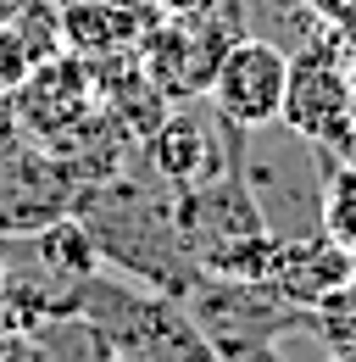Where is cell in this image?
Wrapping results in <instances>:
<instances>
[{
	"label": "cell",
	"mask_w": 356,
	"mask_h": 362,
	"mask_svg": "<svg viewBox=\"0 0 356 362\" xmlns=\"http://www.w3.org/2000/svg\"><path fill=\"white\" fill-rule=\"evenodd\" d=\"M284 84H290V50L256 40V34H239L234 45L222 50L218 73H212V112L234 129H267L278 123V106H284Z\"/></svg>",
	"instance_id": "cell-4"
},
{
	"label": "cell",
	"mask_w": 356,
	"mask_h": 362,
	"mask_svg": "<svg viewBox=\"0 0 356 362\" xmlns=\"http://www.w3.org/2000/svg\"><path fill=\"white\" fill-rule=\"evenodd\" d=\"M312 17H323L328 28H340V34H356V0H307Z\"/></svg>",
	"instance_id": "cell-19"
},
{
	"label": "cell",
	"mask_w": 356,
	"mask_h": 362,
	"mask_svg": "<svg viewBox=\"0 0 356 362\" xmlns=\"http://www.w3.org/2000/svg\"><path fill=\"white\" fill-rule=\"evenodd\" d=\"M328 362H356V351H351V357H334V351H328Z\"/></svg>",
	"instance_id": "cell-25"
},
{
	"label": "cell",
	"mask_w": 356,
	"mask_h": 362,
	"mask_svg": "<svg viewBox=\"0 0 356 362\" xmlns=\"http://www.w3.org/2000/svg\"><path fill=\"white\" fill-rule=\"evenodd\" d=\"M6 284H11V257H6V245H0V296H6Z\"/></svg>",
	"instance_id": "cell-23"
},
{
	"label": "cell",
	"mask_w": 356,
	"mask_h": 362,
	"mask_svg": "<svg viewBox=\"0 0 356 362\" xmlns=\"http://www.w3.org/2000/svg\"><path fill=\"white\" fill-rule=\"evenodd\" d=\"M11 28L28 40L34 62H40V56H56V50H67V45H61V6H56V0H17Z\"/></svg>",
	"instance_id": "cell-15"
},
{
	"label": "cell",
	"mask_w": 356,
	"mask_h": 362,
	"mask_svg": "<svg viewBox=\"0 0 356 362\" xmlns=\"http://www.w3.org/2000/svg\"><path fill=\"white\" fill-rule=\"evenodd\" d=\"M184 307L201 323V334L212 340L218 357L273 346L284 329H307V307H290L267 284H239V279H218V273H201L195 290L184 296Z\"/></svg>",
	"instance_id": "cell-2"
},
{
	"label": "cell",
	"mask_w": 356,
	"mask_h": 362,
	"mask_svg": "<svg viewBox=\"0 0 356 362\" xmlns=\"http://www.w3.org/2000/svg\"><path fill=\"white\" fill-rule=\"evenodd\" d=\"M167 218H173V234H178V245L189 251L195 268H201L206 251H218L222 240L251 234V228H273L262 201H256V189L245 184V168H228V173H218L206 184L178 189L167 201Z\"/></svg>",
	"instance_id": "cell-5"
},
{
	"label": "cell",
	"mask_w": 356,
	"mask_h": 362,
	"mask_svg": "<svg viewBox=\"0 0 356 362\" xmlns=\"http://www.w3.org/2000/svg\"><path fill=\"white\" fill-rule=\"evenodd\" d=\"M156 6H162V17H222V11H239V0H156Z\"/></svg>",
	"instance_id": "cell-18"
},
{
	"label": "cell",
	"mask_w": 356,
	"mask_h": 362,
	"mask_svg": "<svg viewBox=\"0 0 356 362\" xmlns=\"http://www.w3.org/2000/svg\"><path fill=\"white\" fill-rule=\"evenodd\" d=\"M56 6H67V0H56Z\"/></svg>",
	"instance_id": "cell-27"
},
{
	"label": "cell",
	"mask_w": 356,
	"mask_h": 362,
	"mask_svg": "<svg viewBox=\"0 0 356 362\" xmlns=\"http://www.w3.org/2000/svg\"><path fill=\"white\" fill-rule=\"evenodd\" d=\"M317 223L356 257V168H328L323 201H317Z\"/></svg>",
	"instance_id": "cell-14"
},
{
	"label": "cell",
	"mask_w": 356,
	"mask_h": 362,
	"mask_svg": "<svg viewBox=\"0 0 356 362\" xmlns=\"http://www.w3.org/2000/svg\"><path fill=\"white\" fill-rule=\"evenodd\" d=\"M307 329L323 340V351L351 357L356 351V273L334 290V296H323L317 307H307Z\"/></svg>",
	"instance_id": "cell-13"
},
{
	"label": "cell",
	"mask_w": 356,
	"mask_h": 362,
	"mask_svg": "<svg viewBox=\"0 0 356 362\" xmlns=\"http://www.w3.org/2000/svg\"><path fill=\"white\" fill-rule=\"evenodd\" d=\"M351 273H356V257L334 240V234L317 228L307 240H284V245H278V262H273L267 290L284 296L290 307H317V301L334 296Z\"/></svg>",
	"instance_id": "cell-10"
},
{
	"label": "cell",
	"mask_w": 356,
	"mask_h": 362,
	"mask_svg": "<svg viewBox=\"0 0 356 362\" xmlns=\"http://www.w3.org/2000/svg\"><path fill=\"white\" fill-rule=\"evenodd\" d=\"M0 240H6V218H0Z\"/></svg>",
	"instance_id": "cell-26"
},
{
	"label": "cell",
	"mask_w": 356,
	"mask_h": 362,
	"mask_svg": "<svg viewBox=\"0 0 356 362\" xmlns=\"http://www.w3.org/2000/svg\"><path fill=\"white\" fill-rule=\"evenodd\" d=\"M345 78H351V90H356V34H351V45H345Z\"/></svg>",
	"instance_id": "cell-22"
},
{
	"label": "cell",
	"mask_w": 356,
	"mask_h": 362,
	"mask_svg": "<svg viewBox=\"0 0 356 362\" xmlns=\"http://www.w3.org/2000/svg\"><path fill=\"white\" fill-rule=\"evenodd\" d=\"M23 117H17V100H11V90H0V156L6 151H17L23 145Z\"/></svg>",
	"instance_id": "cell-20"
},
{
	"label": "cell",
	"mask_w": 356,
	"mask_h": 362,
	"mask_svg": "<svg viewBox=\"0 0 356 362\" xmlns=\"http://www.w3.org/2000/svg\"><path fill=\"white\" fill-rule=\"evenodd\" d=\"M11 100H17L23 134L34 139V145H50L56 134H67L73 123H84L89 112L100 106L95 100V73H89L84 56H73V50L40 56L28 67V78L11 90Z\"/></svg>",
	"instance_id": "cell-6"
},
{
	"label": "cell",
	"mask_w": 356,
	"mask_h": 362,
	"mask_svg": "<svg viewBox=\"0 0 356 362\" xmlns=\"http://www.w3.org/2000/svg\"><path fill=\"white\" fill-rule=\"evenodd\" d=\"M11 17H17V0H0V28H11Z\"/></svg>",
	"instance_id": "cell-24"
},
{
	"label": "cell",
	"mask_w": 356,
	"mask_h": 362,
	"mask_svg": "<svg viewBox=\"0 0 356 362\" xmlns=\"http://www.w3.org/2000/svg\"><path fill=\"white\" fill-rule=\"evenodd\" d=\"M28 67H34L28 40H23L17 28H0V90H17V84L28 78Z\"/></svg>",
	"instance_id": "cell-17"
},
{
	"label": "cell",
	"mask_w": 356,
	"mask_h": 362,
	"mask_svg": "<svg viewBox=\"0 0 356 362\" xmlns=\"http://www.w3.org/2000/svg\"><path fill=\"white\" fill-rule=\"evenodd\" d=\"M162 23L156 0H67L61 6V45L73 56H117V50H139V40Z\"/></svg>",
	"instance_id": "cell-9"
},
{
	"label": "cell",
	"mask_w": 356,
	"mask_h": 362,
	"mask_svg": "<svg viewBox=\"0 0 356 362\" xmlns=\"http://www.w3.org/2000/svg\"><path fill=\"white\" fill-rule=\"evenodd\" d=\"M222 134H228V123H222L212 106L206 112H195L189 100L173 106L156 123V134L145 139L156 179L167 184V189H189V184H206V179H218V173H228V168H239V151H234V162L222 156Z\"/></svg>",
	"instance_id": "cell-7"
},
{
	"label": "cell",
	"mask_w": 356,
	"mask_h": 362,
	"mask_svg": "<svg viewBox=\"0 0 356 362\" xmlns=\"http://www.w3.org/2000/svg\"><path fill=\"white\" fill-rule=\"evenodd\" d=\"M239 34H245L239 11H222V17H162L139 40V62H145L150 84L173 106H184V100H201L212 90V73H218L222 50Z\"/></svg>",
	"instance_id": "cell-3"
},
{
	"label": "cell",
	"mask_w": 356,
	"mask_h": 362,
	"mask_svg": "<svg viewBox=\"0 0 356 362\" xmlns=\"http://www.w3.org/2000/svg\"><path fill=\"white\" fill-rule=\"evenodd\" d=\"M278 245H284V234H278V228L234 234V240H222L218 251H206V257H201V273L239 279V284H267V279H273V262H278Z\"/></svg>",
	"instance_id": "cell-12"
},
{
	"label": "cell",
	"mask_w": 356,
	"mask_h": 362,
	"mask_svg": "<svg viewBox=\"0 0 356 362\" xmlns=\"http://www.w3.org/2000/svg\"><path fill=\"white\" fill-rule=\"evenodd\" d=\"M34 257L44 262V273H56V279H95V273L106 268V257H100V245H95V234L78 212H61V218H50V223L34 228Z\"/></svg>",
	"instance_id": "cell-11"
},
{
	"label": "cell",
	"mask_w": 356,
	"mask_h": 362,
	"mask_svg": "<svg viewBox=\"0 0 356 362\" xmlns=\"http://www.w3.org/2000/svg\"><path fill=\"white\" fill-rule=\"evenodd\" d=\"M351 78H345V62L340 56H323V50H290V84H284V106H278V123L295 139H317L334 134V123L351 112Z\"/></svg>",
	"instance_id": "cell-8"
},
{
	"label": "cell",
	"mask_w": 356,
	"mask_h": 362,
	"mask_svg": "<svg viewBox=\"0 0 356 362\" xmlns=\"http://www.w3.org/2000/svg\"><path fill=\"white\" fill-rule=\"evenodd\" d=\"M317 156H323V173L328 168H356V100H351V112L334 123V134L317 139Z\"/></svg>",
	"instance_id": "cell-16"
},
{
	"label": "cell",
	"mask_w": 356,
	"mask_h": 362,
	"mask_svg": "<svg viewBox=\"0 0 356 362\" xmlns=\"http://www.w3.org/2000/svg\"><path fill=\"white\" fill-rule=\"evenodd\" d=\"M222 362H278V346H251V351H234Z\"/></svg>",
	"instance_id": "cell-21"
},
{
	"label": "cell",
	"mask_w": 356,
	"mask_h": 362,
	"mask_svg": "<svg viewBox=\"0 0 356 362\" xmlns=\"http://www.w3.org/2000/svg\"><path fill=\"white\" fill-rule=\"evenodd\" d=\"M78 218L89 223L100 257H106L112 268L134 273V279H145L150 290L178 296V301L195 290L201 268H195L189 251L178 245L173 218H167V201H145L123 173L106 179V184H95L84 201H78Z\"/></svg>",
	"instance_id": "cell-1"
}]
</instances>
